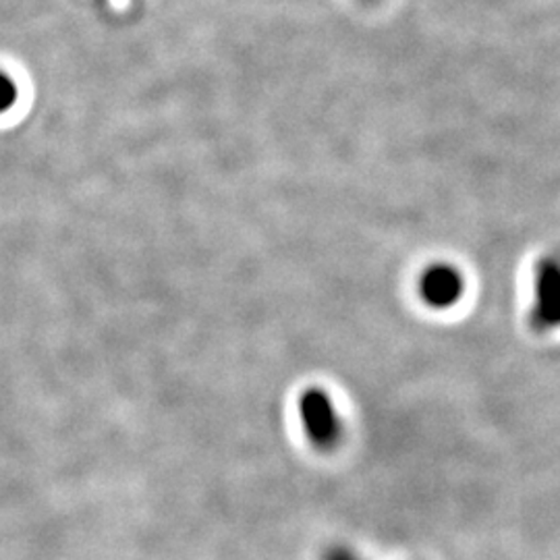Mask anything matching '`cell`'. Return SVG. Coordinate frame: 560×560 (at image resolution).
Returning <instances> with one entry per match:
<instances>
[{
  "label": "cell",
  "instance_id": "cell-4",
  "mask_svg": "<svg viewBox=\"0 0 560 560\" xmlns=\"http://www.w3.org/2000/svg\"><path fill=\"white\" fill-rule=\"evenodd\" d=\"M15 102H18V85L7 73L0 71V115L13 108Z\"/></svg>",
  "mask_w": 560,
  "mask_h": 560
},
{
  "label": "cell",
  "instance_id": "cell-2",
  "mask_svg": "<svg viewBox=\"0 0 560 560\" xmlns=\"http://www.w3.org/2000/svg\"><path fill=\"white\" fill-rule=\"evenodd\" d=\"M534 324L540 330L560 326V260L544 258L534 277Z\"/></svg>",
  "mask_w": 560,
  "mask_h": 560
},
{
  "label": "cell",
  "instance_id": "cell-3",
  "mask_svg": "<svg viewBox=\"0 0 560 560\" xmlns=\"http://www.w3.org/2000/svg\"><path fill=\"white\" fill-rule=\"evenodd\" d=\"M463 289H465V282L459 270L448 264L430 266L420 280L421 300L436 310H446L459 303Z\"/></svg>",
  "mask_w": 560,
  "mask_h": 560
},
{
  "label": "cell",
  "instance_id": "cell-5",
  "mask_svg": "<svg viewBox=\"0 0 560 560\" xmlns=\"http://www.w3.org/2000/svg\"><path fill=\"white\" fill-rule=\"evenodd\" d=\"M322 560H363L355 550L347 548V546H332L324 552Z\"/></svg>",
  "mask_w": 560,
  "mask_h": 560
},
{
  "label": "cell",
  "instance_id": "cell-1",
  "mask_svg": "<svg viewBox=\"0 0 560 560\" xmlns=\"http://www.w3.org/2000/svg\"><path fill=\"white\" fill-rule=\"evenodd\" d=\"M300 418L307 441L320 451H332L342 439V421L322 388H307L301 393Z\"/></svg>",
  "mask_w": 560,
  "mask_h": 560
}]
</instances>
